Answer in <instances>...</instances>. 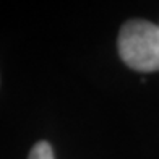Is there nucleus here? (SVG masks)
<instances>
[{"mask_svg":"<svg viewBox=\"0 0 159 159\" xmlns=\"http://www.w3.org/2000/svg\"><path fill=\"white\" fill-rule=\"evenodd\" d=\"M119 55L136 71H159V25L148 20H128L117 39Z\"/></svg>","mask_w":159,"mask_h":159,"instance_id":"nucleus-1","label":"nucleus"},{"mask_svg":"<svg viewBox=\"0 0 159 159\" xmlns=\"http://www.w3.org/2000/svg\"><path fill=\"white\" fill-rule=\"evenodd\" d=\"M28 159H54V149L47 141H38L31 148Z\"/></svg>","mask_w":159,"mask_h":159,"instance_id":"nucleus-2","label":"nucleus"}]
</instances>
